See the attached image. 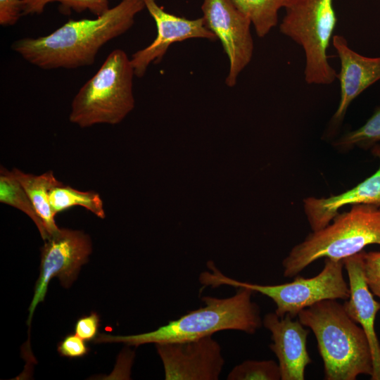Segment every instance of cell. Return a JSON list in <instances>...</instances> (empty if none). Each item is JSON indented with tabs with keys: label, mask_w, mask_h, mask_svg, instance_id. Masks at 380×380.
Returning <instances> with one entry per match:
<instances>
[{
	"label": "cell",
	"mask_w": 380,
	"mask_h": 380,
	"mask_svg": "<svg viewBox=\"0 0 380 380\" xmlns=\"http://www.w3.org/2000/svg\"><path fill=\"white\" fill-rule=\"evenodd\" d=\"M144 1L145 8L155 21L157 34L148 46L132 54L130 59L135 76L142 77L151 63H159L174 43L194 38L217 39L206 27L203 17L187 19L165 11L156 0Z\"/></svg>",
	"instance_id": "11"
},
{
	"label": "cell",
	"mask_w": 380,
	"mask_h": 380,
	"mask_svg": "<svg viewBox=\"0 0 380 380\" xmlns=\"http://www.w3.org/2000/svg\"><path fill=\"white\" fill-rule=\"evenodd\" d=\"M134 76L127 53L113 50L73 98L70 122L82 128L122 122L134 107Z\"/></svg>",
	"instance_id": "5"
},
{
	"label": "cell",
	"mask_w": 380,
	"mask_h": 380,
	"mask_svg": "<svg viewBox=\"0 0 380 380\" xmlns=\"http://www.w3.org/2000/svg\"><path fill=\"white\" fill-rule=\"evenodd\" d=\"M285 10L279 32L303 48L305 82L332 84L337 72L329 62L327 50L338 23L334 0H296Z\"/></svg>",
	"instance_id": "7"
},
{
	"label": "cell",
	"mask_w": 380,
	"mask_h": 380,
	"mask_svg": "<svg viewBox=\"0 0 380 380\" xmlns=\"http://www.w3.org/2000/svg\"><path fill=\"white\" fill-rule=\"evenodd\" d=\"M340 61L336 79L340 84L338 106L329 122V133L343 122L350 103L380 80V56L367 57L353 50L344 36L334 34L331 41Z\"/></svg>",
	"instance_id": "12"
},
{
	"label": "cell",
	"mask_w": 380,
	"mask_h": 380,
	"mask_svg": "<svg viewBox=\"0 0 380 380\" xmlns=\"http://www.w3.org/2000/svg\"><path fill=\"white\" fill-rule=\"evenodd\" d=\"M99 315L95 312L79 318L75 325V333L85 341L94 340L99 335Z\"/></svg>",
	"instance_id": "25"
},
{
	"label": "cell",
	"mask_w": 380,
	"mask_h": 380,
	"mask_svg": "<svg viewBox=\"0 0 380 380\" xmlns=\"http://www.w3.org/2000/svg\"><path fill=\"white\" fill-rule=\"evenodd\" d=\"M49 203L54 215L78 205L101 219L106 217L103 201L94 191H82L61 183L50 190Z\"/></svg>",
	"instance_id": "18"
},
{
	"label": "cell",
	"mask_w": 380,
	"mask_h": 380,
	"mask_svg": "<svg viewBox=\"0 0 380 380\" xmlns=\"http://www.w3.org/2000/svg\"><path fill=\"white\" fill-rule=\"evenodd\" d=\"M343 260L326 258L322 270L311 278L297 275L289 283L277 285H261L240 281L221 272L210 261L207 267L210 271L201 273L199 281L204 286L217 288L227 285L236 288L246 287L271 298L276 305L275 313L280 317L289 314L293 318L303 309L324 300H348L349 285L346 281L343 267Z\"/></svg>",
	"instance_id": "6"
},
{
	"label": "cell",
	"mask_w": 380,
	"mask_h": 380,
	"mask_svg": "<svg viewBox=\"0 0 380 380\" xmlns=\"http://www.w3.org/2000/svg\"><path fill=\"white\" fill-rule=\"evenodd\" d=\"M362 266L369 290L380 299V251H363Z\"/></svg>",
	"instance_id": "23"
},
{
	"label": "cell",
	"mask_w": 380,
	"mask_h": 380,
	"mask_svg": "<svg viewBox=\"0 0 380 380\" xmlns=\"http://www.w3.org/2000/svg\"><path fill=\"white\" fill-rule=\"evenodd\" d=\"M11 172L30 197L49 238L59 229L49 203V191L62 182L56 179L52 171L35 175L14 167Z\"/></svg>",
	"instance_id": "16"
},
{
	"label": "cell",
	"mask_w": 380,
	"mask_h": 380,
	"mask_svg": "<svg viewBox=\"0 0 380 380\" xmlns=\"http://www.w3.org/2000/svg\"><path fill=\"white\" fill-rule=\"evenodd\" d=\"M89 347L85 341L75 334L67 335L58 345V351L61 356L75 358L88 353Z\"/></svg>",
	"instance_id": "24"
},
{
	"label": "cell",
	"mask_w": 380,
	"mask_h": 380,
	"mask_svg": "<svg viewBox=\"0 0 380 380\" xmlns=\"http://www.w3.org/2000/svg\"><path fill=\"white\" fill-rule=\"evenodd\" d=\"M58 2L64 11H74L80 13L89 11L96 16L107 11L109 8L108 0H23L22 15H39L44 12L46 5Z\"/></svg>",
	"instance_id": "21"
},
{
	"label": "cell",
	"mask_w": 380,
	"mask_h": 380,
	"mask_svg": "<svg viewBox=\"0 0 380 380\" xmlns=\"http://www.w3.org/2000/svg\"><path fill=\"white\" fill-rule=\"evenodd\" d=\"M262 325L271 332L270 348L278 359L281 379L304 380L305 367L312 362L306 347L309 331L289 314L280 317L267 313Z\"/></svg>",
	"instance_id": "13"
},
{
	"label": "cell",
	"mask_w": 380,
	"mask_h": 380,
	"mask_svg": "<svg viewBox=\"0 0 380 380\" xmlns=\"http://www.w3.org/2000/svg\"><path fill=\"white\" fill-rule=\"evenodd\" d=\"M228 380H279V364L273 360H245L235 366L227 375Z\"/></svg>",
	"instance_id": "22"
},
{
	"label": "cell",
	"mask_w": 380,
	"mask_h": 380,
	"mask_svg": "<svg viewBox=\"0 0 380 380\" xmlns=\"http://www.w3.org/2000/svg\"><path fill=\"white\" fill-rule=\"evenodd\" d=\"M379 141L380 106H378L364 125L355 130L345 133L334 140L332 146L343 152L354 148L370 149Z\"/></svg>",
	"instance_id": "20"
},
{
	"label": "cell",
	"mask_w": 380,
	"mask_h": 380,
	"mask_svg": "<svg viewBox=\"0 0 380 380\" xmlns=\"http://www.w3.org/2000/svg\"><path fill=\"white\" fill-rule=\"evenodd\" d=\"M370 149L372 154L380 162V144ZM303 204L312 232L327 226L339 213L340 209L346 205L367 204L380 208V164L372 175L353 188L327 198L308 196L303 199Z\"/></svg>",
	"instance_id": "15"
},
{
	"label": "cell",
	"mask_w": 380,
	"mask_h": 380,
	"mask_svg": "<svg viewBox=\"0 0 380 380\" xmlns=\"http://www.w3.org/2000/svg\"><path fill=\"white\" fill-rule=\"evenodd\" d=\"M144 8V0H122L96 18L70 20L48 35L16 40L11 49L44 70L91 65L99 49L129 30Z\"/></svg>",
	"instance_id": "1"
},
{
	"label": "cell",
	"mask_w": 380,
	"mask_h": 380,
	"mask_svg": "<svg viewBox=\"0 0 380 380\" xmlns=\"http://www.w3.org/2000/svg\"><path fill=\"white\" fill-rule=\"evenodd\" d=\"M232 1L250 18L257 36L263 38L277 25L279 11L288 8L296 0Z\"/></svg>",
	"instance_id": "17"
},
{
	"label": "cell",
	"mask_w": 380,
	"mask_h": 380,
	"mask_svg": "<svg viewBox=\"0 0 380 380\" xmlns=\"http://www.w3.org/2000/svg\"><path fill=\"white\" fill-rule=\"evenodd\" d=\"M298 317L316 337L324 379L355 380L373 374L372 355L365 333L336 300H324L301 310Z\"/></svg>",
	"instance_id": "3"
},
{
	"label": "cell",
	"mask_w": 380,
	"mask_h": 380,
	"mask_svg": "<svg viewBox=\"0 0 380 380\" xmlns=\"http://www.w3.org/2000/svg\"><path fill=\"white\" fill-rule=\"evenodd\" d=\"M254 292L239 287L228 298L204 296V306L170 321L154 331L132 335L100 334L96 343H122L131 346L147 343L183 342L212 336L220 331L237 330L253 334L262 325L258 305L251 299Z\"/></svg>",
	"instance_id": "2"
},
{
	"label": "cell",
	"mask_w": 380,
	"mask_h": 380,
	"mask_svg": "<svg viewBox=\"0 0 380 380\" xmlns=\"http://www.w3.org/2000/svg\"><path fill=\"white\" fill-rule=\"evenodd\" d=\"M370 244L380 245V208L353 205L348 211L338 213L327 226L312 232L291 248L282 261L284 277L297 276L322 258L344 260Z\"/></svg>",
	"instance_id": "4"
},
{
	"label": "cell",
	"mask_w": 380,
	"mask_h": 380,
	"mask_svg": "<svg viewBox=\"0 0 380 380\" xmlns=\"http://www.w3.org/2000/svg\"><path fill=\"white\" fill-rule=\"evenodd\" d=\"M201 11L206 27L220 41L228 57L229 67L225 83L233 87L253 55L251 21L232 0H203Z\"/></svg>",
	"instance_id": "9"
},
{
	"label": "cell",
	"mask_w": 380,
	"mask_h": 380,
	"mask_svg": "<svg viewBox=\"0 0 380 380\" xmlns=\"http://www.w3.org/2000/svg\"><path fill=\"white\" fill-rule=\"evenodd\" d=\"M166 380H217L224 360L217 341L199 339L156 344Z\"/></svg>",
	"instance_id": "10"
},
{
	"label": "cell",
	"mask_w": 380,
	"mask_h": 380,
	"mask_svg": "<svg viewBox=\"0 0 380 380\" xmlns=\"http://www.w3.org/2000/svg\"><path fill=\"white\" fill-rule=\"evenodd\" d=\"M91 253V239L80 230L59 228L44 241L41 249L40 274L29 308L28 326L36 307L44 300L50 280L58 277L63 287H70Z\"/></svg>",
	"instance_id": "8"
},
{
	"label": "cell",
	"mask_w": 380,
	"mask_h": 380,
	"mask_svg": "<svg viewBox=\"0 0 380 380\" xmlns=\"http://www.w3.org/2000/svg\"><path fill=\"white\" fill-rule=\"evenodd\" d=\"M23 0H0V25L12 26L16 24L22 15Z\"/></svg>",
	"instance_id": "26"
},
{
	"label": "cell",
	"mask_w": 380,
	"mask_h": 380,
	"mask_svg": "<svg viewBox=\"0 0 380 380\" xmlns=\"http://www.w3.org/2000/svg\"><path fill=\"white\" fill-rule=\"evenodd\" d=\"M348 276L350 296L343 304L348 315L358 323L365 333L373 360L372 380H380V344L374 322L380 302L374 300L363 273V251L343 260Z\"/></svg>",
	"instance_id": "14"
},
{
	"label": "cell",
	"mask_w": 380,
	"mask_h": 380,
	"mask_svg": "<svg viewBox=\"0 0 380 380\" xmlns=\"http://www.w3.org/2000/svg\"><path fill=\"white\" fill-rule=\"evenodd\" d=\"M0 202L21 210L35 224L44 241L49 238L43 222L27 194L11 170L0 169Z\"/></svg>",
	"instance_id": "19"
}]
</instances>
